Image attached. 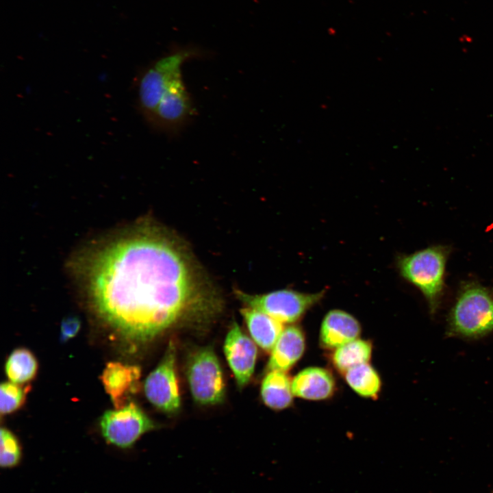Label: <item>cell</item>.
<instances>
[{
	"mask_svg": "<svg viewBox=\"0 0 493 493\" xmlns=\"http://www.w3.org/2000/svg\"><path fill=\"white\" fill-rule=\"evenodd\" d=\"M87 279L99 317L137 345L173 329L202 328L223 309L186 247L157 225L144 224L103 246Z\"/></svg>",
	"mask_w": 493,
	"mask_h": 493,
	"instance_id": "obj_1",
	"label": "cell"
},
{
	"mask_svg": "<svg viewBox=\"0 0 493 493\" xmlns=\"http://www.w3.org/2000/svg\"><path fill=\"white\" fill-rule=\"evenodd\" d=\"M448 331L466 339L493 332V294L476 282L463 285L449 314Z\"/></svg>",
	"mask_w": 493,
	"mask_h": 493,
	"instance_id": "obj_2",
	"label": "cell"
},
{
	"mask_svg": "<svg viewBox=\"0 0 493 493\" xmlns=\"http://www.w3.org/2000/svg\"><path fill=\"white\" fill-rule=\"evenodd\" d=\"M206 54L197 46H175L142 73L138 84V101L140 109L147 121L153 114L166 90L175 80L182 77L184 64Z\"/></svg>",
	"mask_w": 493,
	"mask_h": 493,
	"instance_id": "obj_3",
	"label": "cell"
},
{
	"mask_svg": "<svg viewBox=\"0 0 493 493\" xmlns=\"http://www.w3.org/2000/svg\"><path fill=\"white\" fill-rule=\"evenodd\" d=\"M448 254V246H433L402 255L397 261L401 276L420 290L431 314L437 311L441 302Z\"/></svg>",
	"mask_w": 493,
	"mask_h": 493,
	"instance_id": "obj_4",
	"label": "cell"
},
{
	"mask_svg": "<svg viewBox=\"0 0 493 493\" xmlns=\"http://www.w3.org/2000/svg\"><path fill=\"white\" fill-rule=\"evenodd\" d=\"M192 396L203 405H216L224 400L225 386L223 371L211 347H202L189 357L186 369Z\"/></svg>",
	"mask_w": 493,
	"mask_h": 493,
	"instance_id": "obj_5",
	"label": "cell"
},
{
	"mask_svg": "<svg viewBox=\"0 0 493 493\" xmlns=\"http://www.w3.org/2000/svg\"><path fill=\"white\" fill-rule=\"evenodd\" d=\"M238 299L247 307L262 312L283 323L299 320L324 296V292L305 293L293 290H279L263 294L236 292Z\"/></svg>",
	"mask_w": 493,
	"mask_h": 493,
	"instance_id": "obj_6",
	"label": "cell"
},
{
	"mask_svg": "<svg viewBox=\"0 0 493 493\" xmlns=\"http://www.w3.org/2000/svg\"><path fill=\"white\" fill-rule=\"evenodd\" d=\"M99 425L107 442L121 448L131 447L143 434L155 427L154 422L133 402L122 408L105 412Z\"/></svg>",
	"mask_w": 493,
	"mask_h": 493,
	"instance_id": "obj_7",
	"label": "cell"
},
{
	"mask_svg": "<svg viewBox=\"0 0 493 493\" xmlns=\"http://www.w3.org/2000/svg\"><path fill=\"white\" fill-rule=\"evenodd\" d=\"M195 114L194 103L181 77L166 90L147 121L155 129L169 136H175Z\"/></svg>",
	"mask_w": 493,
	"mask_h": 493,
	"instance_id": "obj_8",
	"label": "cell"
},
{
	"mask_svg": "<svg viewBox=\"0 0 493 493\" xmlns=\"http://www.w3.org/2000/svg\"><path fill=\"white\" fill-rule=\"evenodd\" d=\"M175 357L176 346L170 340L162 361L147 377L144 385L149 402L166 413H175L180 407Z\"/></svg>",
	"mask_w": 493,
	"mask_h": 493,
	"instance_id": "obj_9",
	"label": "cell"
},
{
	"mask_svg": "<svg viewBox=\"0 0 493 493\" xmlns=\"http://www.w3.org/2000/svg\"><path fill=\"white\" fill-rule=\"evenodd\" d=\"M224 352L237 385L240 388L244 387L254 372L257 347L236 322L233 323L226 336Z\"/></svg>",
	"mask_w": 493,
	"mask_h": 493,
	"instance_id": "obj_10",
	"label": "cell"
},
{
	"mask_svg": "<svg viewBox=\"0 0 493 493\" xmlns=\"http://www.w3.org/2000/svg\"><path fill=\"white\" fill-rule=\"evenodd\" d=\"M140 370L118 362L107 364L101 380L116 409L125 407L128 396L137 390Z\"/></svg>",
	"mask_w": 493,
	"mask_h": 493,
	"instance_id": "obj_11",
	"label": "cell"
},
{
	"mask_svg": "<svg viewBox=\"0 0 493 493\" xmlns=\"http://www.w3.org/2000/svg\"><path fill=\"white\" fill-rule=\"evenodd\" d=\"M360 333L361 326L354 316L340 309H333L323 318L320 341L323 347L336 349L357 339Z\"/></svg>",
	"mask_w": 493,
	"mask_h": 493,
	"instance_id": "obj_12",
	"label": "cell"
},
{
	"mask_svg": "<svg viewBox=\"0 0 493 493\" xmlns=\"http://www.w3.org/2000/svg\"><path fill=\"white\" fill-rule=\"evenodd\" d=\"M305 347V340L302 330L293 325L286 327L270 351L267 371H287L301 359Z\"/></svg>",
	"mask_w": 493,
	"mask_h": 493,
	"instance_id": "obj_13",
	"label": "cell"
},
{
	"mask_svg": "<svg viewBox=\"0 0 493 493\" xmlns=\"http://www.w3.org/2000/svg\"><path fill=\"white\" fill-rule=\"evenodd\" d=\"M336 383L327 369L309 367L300 371L292 381L294 396L311 401L325 400L334 392Z\"/></svg>",
	"mask_w": 493,
	"mask_h": 493,
	"instance_id": "obj_14",
	"label": "cell"
},
{
	"mask_svg": "<svg viewBox=\"0 0 493 493\" xmlns=\"http://www.w3.org/2000/svg\"><path fill=\"white\" fill-rule=\"evenodd\" d=\"M241 314L256 344L265 351H271L283 330V323L249 307L242 309Z\"/></svg>",
	"mask_w": 493,
	"mask_h": 493,
	"instance_id": "obj_15",
	"label": "cell"
},
{
	"mask_svg": "<svg viewBox=\"0 0 493 493\" xmlns=\"http://www.w3.org/2000/svg\"><path fill=\"white\" fill-rule=\"evenodd\" d=\"M261 396L264 403L270 408L277 410L285 409L292 402V381L285 372H268L262 383Z\"/></svg>",
	"mask_w": 493,
	"mask_h": 493,
	"instance_id": "obj_16",
	"label": "cell"
},
{
	"mask_svg": "<svg viewBox=\"0 0 493 493\" xmlns=\"http://www.w3.org/2000/svg\"><path fill=\"white\" fill-rule=\"evenodd\" d=\"M371 355V343L357 338L337 348L332 360L336 368L344 373L354 366L368 363Z\"/></svg>",
	"mask_w": 493,
	"mask_h": 493,
	"instance_id": "obj_17",
	"label": "cell"
},
{
	"mask_svg": "<svg viewBox=\"0 0 493 493\" xmlns=\"http://www.w3.org/2000/svg\"><path fill=\"white\" fill-rule=\"evenodd\" d=\"M349 385L359 395L372 398L381 389V379L375 369L368 363L354 366L344 372Z\"/></svg>",
	"mask_w": 493,
	"mask_h": 493,
	"instance_id": "obj_18",
	"label": "cell"
},
{
	"mask_svg": "<svg viewBox=\"0 0 493 493\" xmlns=\"http://www.w3.org/2000/svg\"><path fill=\"white\" fill-rule=\"evenodd\" d=\"M38 363L31 351L24 348L14 350L5 364V372L10 381L21 384L29 381L36 375Z\"/></svg>",
	"mask_w": 493,
	"mask_h": 493,
	"instance_id": "obj_19",
	"label": "cell"
},
{
	"mask_svg": "<svg viewBox=\"0 0 493 493\" xmlns=\"http://www.w3.org/2000/svg\"><path fill=\"white\" fill-rule=\"evenodd\" d=\"M1 451L0 464L2 468H11L21 459V448L14 434L6 428L1 427L0 431Z\"/></svg>",
	"mask_w": 493,
	"mask_h": 493,
	"instance_id": "obj_20",
	"label": "cell"
},
{
	"mask_svg": "<svg viewBox=\"0 0 493 493\" xmlns=\"http://www.w3.org/2000/svg\"><path fill=\"white\" fill-rule=\"evenodd\" d=\"M27 389L12 381L2 383L0 387L1 414H8L17 410L25 400Z\"/></svg>",
	"mask_w": 493,
	"mask_h": 493,
	"instance_id": "obj_21",
	"label": "cell"
},
{
	"mask_svg": "<svg viewBox=\"0 0 493 493\" xmlns=\"http://www.w3.org/2000/svg\"><path fill=\"white\" fill-rule=\"evenodd\" d=\"M80 321L77 318L69 317L65 318L61 325V341L65 342L75 337L80 329Z\"/></svg>",
	"mask_w": 493,
	"mask_h": 493,
	"instance_id": "obj_22",
	"label": "cell"
},
{
	"mask_svg": "<svg viewBox=\"0 0 493 493\" xmlns=\"http://www.w3.org/2000/svg\"><path fill=\"white\" fill-rule=\"evenodd\" d=\"M492 493H493V491H492Z\"/></svg>",
	"mask_w": 493,
	"mask_h": 493,
	"instance_id": "obj_23",
	"label": "cell"
}]
</instances>
